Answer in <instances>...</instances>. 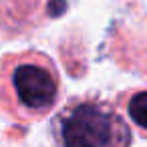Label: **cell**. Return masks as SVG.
<instances>
[{"mask_svg":"<svg viewBox=\"0 0 147 147\" xmlns=\"http://www.w3.org/2000/svg\"><path fill=\"white\" fill-rule=\"evenodd\" d=\"M61 97V73L38 51L0 59V109L18 123H36L53 113Z\"/></svg>","mask_w":147,"mask_h":147,"instance_id":"cell-1","label":"cell"},{"mask_svg":"<svg viewBox=\"0 0 147 147\" xmlns=\"http://www.w3.org/2000/svg\"><path fill=\"white\" fill-rule=\"evenodd\" d=\"M57 143L69 147H123L133 141L129 125L109 101L75 97L55 115Z\"/></svg>","mask_w":147,"mask_h":147,"instance_id":"cell-2","label":"cell"},{"mask_svg":"<svg viewBox=\"0 0 147 147\" xmlns=\"http://www.w3.org/2000/svg\"><path fill=\"white\" fill-rule=\"evenodd\" d=\"M121 101L135 127L147 135V91H129L121 97Z\"/></svg>","mask_w":147,"mask_h":147,"instance_id":"cell-3","label":"cell"}]
</instances>
